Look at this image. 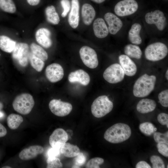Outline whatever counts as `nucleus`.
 <instances>
[{"mask_svg":"<svg viewBox=\"0 0 168 168\" xmlns=\"http://www.w3.org/2000/svg\"><path fill=\"white\" fill-rule=\"evenodd\" d=\"M159 122L162 125H166L168 128V115L165 113H162L159 114L157 117Z\"/></svg>","mask_w":168,"mask_h":168,"instance_id":"obj_41","label":"nucleus"},{"mask_svg":"<svg viewBox=\"0 0 168 168\" xmlns=\"http://www.w3.org/2000/svg\"><path fill=\"white\" fill-rule=\"evenodd\" d=\"M61 4L63 10L61 14L62 17L66 16L71 9L70 3L68 0H61Z\"/></svg>","mask_w":168,"mask_h":168,"instance_id":"obj_40","label":"nucleus"},{"mask_svg":"<svg viewBox=\"0 0 168 168\" xmlns=\"http://www.w3.org/2000/svg\"><path fill=\"white\" fill-rule=\"evenodd\" d=\"M146 22L149 24L155 25L160 31L163 30L166 24V19L163 12L159 10L147 13L145 16Z\"/></svg>","mask_w":168,"mask_h":168,"instance_id":"obj_11","label":"nucleus"},{"mask_svg":"<svg viewBox=\"0 0 168 168\" xmlns=\"http://www.w3.org/2000/svg\"><path fill=\"white\" fill-rule=\"evenodd\" d=\"M157 147L158 152L163 156H168V143L164 142L158 143Z\"/></svg>","mask_w":168,"mask_h":168,"instance_id":"obj_39","label":"nucleus"},{"mask_svg":"<svg viewBox=\"0 0 168 168\" xmlns=\"http://www.w3.org/2000/svg\"><path fill=\"white\" fill-rule=\"evenodd\" d=\"M0 55H1V54H0Z\"/></svg>","mask_w":168,"mask_h":168,"instance_id":"obj_51","label":"nucleus"},{"mask_svg":"<svg viewBox=\"0 0 168 168\" xmlns=\"http://www.w3.org/2000/svg\"><path fill=\"white\" fill-rule=\"evenodd\" d=\"M81 14L84 24L89 25L91 24L95 16L96 12L91 5L88 3H85L82 6Z\"/></svg>","mask_w":168,"mask_h":168,"instance_id":"obj_21","label":"nucleus"},{"mask_svg":"<svg viewBox=\"0 0 168 168\" xmlns=\"http://www.w3.org/2000/svg\"><path fill=\"white\" fill-rule=\"evenodd\" d=\"M156 79V77L154 75L145 74L141 76L134 85V96L138 97H143L148 96L154 89Z\"/></svg>","mask_w":168,"mask_h":168,"instance_id":"obj_2","label":"nucleus"},{"mask_svg":"<svg viewBox=\"0 0 168 168\" xmlns=\"http://www.w3.org/2000/svg\"><path fill=\"white\" fill-rule=\"evenodd\" d=\"M124 52L129 57L137 59H140L142 54V51L140 47L134 44H128L124 48Z\"/></svg>","mask_w":168,"mask_h":168,"instance_id":"obj_26","label":"nucleus"},{"mask_svg":"<svg viewBox=\"0 0 168 168\" xmlns=\"http://www.w3.org/2000/svg\"><path fill=\"white\" fill-rule=\"evenodd\" d=\"M140 131L144 134L150 136L157 130L153 124L149 122H145L141 124L139 126Z\"/></svg>","mask_w":168,"mask_h":168,"instance_id":"obj_32","label":"nucleus"},{"mask_svg":"<svg viewBox=\"0 0 168 168\" xmlns=\"http://www.w3.org/2000/svg\"><path fill=\"white\" fill-rule=\"evenodd\" d=\"M51 34V32L48 29L44 28H40L36 32V40L44 47L49 48L52 45V41L50 38Z\"/></svg>","mask_w":168,"mask_h":168,"instance_id":"obj_18","label":"nucleus"},{"mask_svg":"<svg viewBox=\"0 0 168 168\" xmlns=\"http://www.w3.org/2000/svg\"><path fill=\"white\" fill-rule=\"evenodd\" d=\"M68 139L67 132L61 128L55 129L50 136L49 142L51 147L61 149Z\"/></svg>","mask_w":168,"mask_h":168,"instance_id":"obj_12","label":"nucleus"},{"mask_svg":"<svg viewBox=\"0 0 168 168\" xmlns=\"http://www.w3.org/2000/svg\"><path fill=\"white\" fill-rule=\"evenodd\" d=\"M34 105L35 101L32 96L28 93H23L18 95L12 103L14 110L22 115L29 114Z\"/></svg>","mask_w":168,"mask_h":168,"instance_id":"obj_4","label":"nucleus"},{"mask_svg":"<svg viewBox=\"0 0 168 168\" xmlns=\"http://www.w3.org/2000/svg\"><path fill=\"white\" fill-rule=\"evenodd\" d=\"M138 8V4L135 0H123L115 5L114 11L119 16H125L133 14Z\"/></svg>","mask_w":168,"mask_h":168,"instance_id":"obj_8","label":"nucleus"},{"mask_svg":"<svg viewBox=\"0 0 168 168\" xmlns=\"http://www.w3.org/2000/svg\"><path fill=\"white\" fill-rule=\"evenodd\" d=\"M60 153L61 149L52 147L49 149L47 152L48 157H58L60 156Z\"/></svg>","mask_w":168,"mask_h":168,"instance_id":"obj_42","label":"nucleus"},{"mask_svg":"<svg viewBox=\"0 0 168 168\" xmlns=\"http://www.w3.org/2000/svg\"><path fill=\"white\" fill-rule=\"evenodd\" d=\"M7 133L6 128L0 123V138L5 136L7 134Z\"/></svg>","mask_w":168,"mask_h":168,"instance_id":"obj_44","label":"nucleus"},{"mask_svg":"<svg viewBox=\"0 0 168 168\" xmlns=\"http://www.w3.org/2000/svg\"><path fill=\"white\" fill-rule=\"evenodd\" d=\"M16 43L15 41L6 36L0 35V49L5 52L12 53Z\"/></svg>","mask_w":168,"mask_h":168,"instance_id":"obj_25","label":"nucleus"},{"mask_svg":"<svg viewBox=\"0 0 168 168\" xmlns=\"http://www.w3.org/2000/svg\"><path fill=\"white\" fill-rule=\"evenodd\" d=\"M93 30L95 35L99 38L106 37L109 32L108 28L104 20L101 18H98L94 21Z\"/></svg>","mask_w":168,"mask_h":168,"instance_id":"obj_20","label":"nucleus"},{"mask_svg":"<svg viewBox=\"0 0 168 168\" xmlns=\"http://www.w3.org/2000/svg\"><path fill=\"white\" fill-rule=\"evenodd\" d=\"M142 28L141 25L138 23H135L131 26L128 32V37L130 41L135 45L140 44L142 40L140 35Z\"/></svg>","mask_w":168,"mask_h":168,"instance_id":"obj_23","label":"nucleus"},{"mask_svg":"<svg viewBox=\"0 0 168 168\" xmlns=\"http://www.w3.org/2000/svg\"><path fill=\"white\" fill-rule=\"evenodd\" d=\"M29 50V47L27 44L17 43L12 52V57L20 66L25 67L28 63Z\"/></svg>","mask_w":168,"mask_h":168,"instance_id":"obj_7","label":"nucleus"},{"mask_svg":"<svg viewBox=\"0 0 168 168\" xmlns=\"http://www.w3.org/2000/svg\"><path fill=\"white\" fill-rule=\"evenodd\" d=\"M125 73L120 64L115 63L108 67L104 71L103 76L108 82L115 84L120 82L124 78Z\"/></svg>","mask_w":168,"mask_h":168,"instance_id":"obj_6","label":"nucleus"},{"mask_svg":"<svg viewBox=\"0 0 168 168\" xmlns=\"http://www.w3.org/2000/svg\"><path fill=\"white\" fill-rule=\"evenodd\" d=\"M46 162L47 168H60L63 166L60 159L57 157H48Z\"/></svg>","mask_w":168,"mask_h":168,"instance_id":"obj_33","label":"nucleus"},{"mask_svg":"<svg viewBox=\"0 0 168 168\" xmlns=\"http://www.w3.org/2000/svg\"><path fill=\"white\" fill-rule=\"evenodd\" d=\"M165 76L167 80H168V70L167 69V71H166V74H165Z\"/></svg>","mask_w":168,"mask_h":168,"instance_id":"obj_48","label":"nucleus"},{"mask_svg":"<svg viewBox=\"0 0 168 168\" xmlns=\"http://www.w3.org/2000/svg\"><path fill=\"white\" fill-rule=\"evenodd\" d=\"M156 106V103L154 100L149 99H143L138 103L136 109L139 113L146 114L153 111Z\"/></svg>","mask_w":168,"mask_h":168,"instance_id":"obj_22","label":"nucleus"},{"mask_svg":"<svg viewBox=\"0 0 168 168\" xmlns=\"http://www.w3.org/2000/svg\"><path fill=\"white\" fill-rule=\"evenodd\" d=\"M150 160L153 168H164L165 165L162 159L159 156L153 155L151 156Z\"/></svg>","mask_w":168,"mask_h":168,"instance_id":"obj_35","label":"nucleus"},{"mask_svg":"<svg viewBox=\"0 0 168 168\" xmlns=\"http://www.w3.org/2000/svg\"><path fill=\"white\" fill-rule=\"evenodd\" d=\"M168 53L167 46L161 42H156L149 44L145 50L146 58L152 61L162 59L167 56Z\"/></svg>","mask_w":168,"mask_h":168,"instance_id":"obj_5","label":"nucleus"},{"mask_svg":"<svg viewBox=\"0 0 168 168\" xmlns=\"http://www.w3.org/2000/svg\"><path fill=\"white\" fill-rule=\"evenodd\" d=\"M153 138L157 143L164 142L168 143V132L164 133L160 132H155L153 134Z\"/></svg>","mask_w":168,"mask_h":168,"instance_id":"obj_37","label":"nucleus"},{"mask_svg":"<svg viewBox=\"0 0 168 168\" xmlns=\"http://www.w3.org/2000/svg\"><path fill=\"white\" fill-rule=\"evenodd\" d=\"M68 80L71 83L78 82L86 86L89 84L90 78L86 72L82 69H79L70 73L68 76Z\"/></svg>","mask_w":168,"mask_h":168,"instance_id":"obj_17","label":"nucleus"},{"mask_svg":"<svg viewBox=\"0 0 168 168\" xmlns=\"http://www.w3.org/2000/svg\"><path fill=\"white\" fill-rule=\"evenodd\" d=\"M79 4L78 0H72L71 7L68 16V22L73 28H77L78 26Z\"/></svg>","mask_w":168,"mask_h":168,"instance_id":"obj_19","label":"nucleus"},{"mask_svg":"<svg viewBox=\"0 0 168 168\" xmlns=\"http://www.w3.org/2000/svg\"><path fill=\"white\" fill-rule=\"evenodd\" d=\"M120 65L124 70L125 74L132 77L134 75L137 71V67L134 62L126 55L119 56Z\"/></svg>","mask_w":168,"mask_h":168,"instance_id":"obj_15","label":"nucleus"},{"mask_svg":"<svg viewBox=\"0 0 168 168\" xmlns=\"http://www.w3.org/2000/svg\"><path fill=\"white\" fill-rule=\"evenodd\" d=\"M113 104L107 96H100L92 103L91 107V112L93 115L97 118L103 117L111 111Z\"/></svg>","mask_w":168,"mask_h":168,"instance_id":"obj_3","label":"nucleus"},{"mask_svg":"<svg viewBox=\"0 0 168 168\" xmlns=\"http://www.w3.org/2000/svg\"><path fill=\"white\" fill-rule=\"evenodd\" d=\"M80 58L83 63L87 67L95 68L98 65V60L95 51L90 47L84 46L79 50Z\"/></svg>","mask_w":168,"mask_h":168,"instance_id":"obj_9","label":"nucleus"},{"mask_svg":"<svg viewBox=\"0 0 168 168\" xmlns=\"http://www.w3.org/2000/svg\"><path fill=\"white\" fill-rule=\"evenodd\" d=\"M51 111L54 115L59 117H64L69 114L72 110V105L67 102L60 100L54 99L49 105Z\"/></svg>","mask_w":168,"mask_h":168,"instance_id":"obj_10","label":"nucleus"},{"mask_svg":"<svg viewBox=\"0 0 168 168\" xmlns=\"http://www.w3.org/2000/svg\"><path fill=\"white\" fill-rule=\"evenodd\" d=\"M0 8L5 12L12 13H14L16 10L12 0H0Z\"/></svg>","mask_w":168,"mask_h":168,"instance_id":"obj_31","label":"nucleus"},{"mask_svg":"<svg viewBox=\"0 0 168 168\" xmlns=\"http://www.w3.org/2000/svg\"><path fill=\"white\" fill-rule=\"evenodd\" d=\"M27 1L30 5L35 6L39 3L40 0H27Z\"/></svg>","mask_w":168,"mask_h":168,"instance_id":"obj_45","label":"nucleus"},{"mask_svg":"<svg viewBox=\"0 0 168 168\" xmlns=\"http://www.w3.org/2000/svg\"><path fill=\"white\" fill-rule=\"evenodd\" d=\"M30 47L31 52L35 56L44 61L47 60L48 58V54L42 47L35 43H32Z\"/></svg>","mask_w":168,"mask_h":168,"instance_id":"obj_29","label":"nucleus"},{"mask_svg":"<svg viewBox=\"0 0 168 168\" xmlns=\"http://www.w3.org/2000/svg\"><path fill=\"white\" fill-rule=\"evenodd\" d=\"M7 125L11 129H17L23 121V117L20 115L15 114L9 115L7 118Z\"/></svg>","mask_w":168,"mask_h":168,"instance_id":"obj_27","label":"nucleus"},{"mask_svg":"<svg viewBox=\"0 0 168 168\" xmlns=\"http://www.w3.org/2000/svg\"><path fill=\"white\" fill-rule=\"evenodd\" d=\"M80 152L78 146L69 142H66L61 149V153L67 157H75Z\"/></svg>","mask_w":168,"mask_h":168,"instance_id":"obj_24","label":"nucleus"},{"mask_svg":"<svg viewBox=\"0 0 168 168\" xmlns=\"http://www.w3.org/2000/svg\"><path fill=\"white\" fill-rule=\"evenodd\" d=\"M44 151L41 146L33 145L25 148L19 153V156L23 160H28L35 158L38 155L42 154Z\"/></svg>","mask_w":168,"mask_h":168,"instance_id":"obj_16","label":"nucleus"},{"mask_svg":"<svg viewBox=\"0 0 168 168\" xmlns=\"http://www.w3.org/2000/svg\"><path fill=\"white\" fill-rule=\"evenodd\" d=\"M45 75L50 82L55 83L61 80L64 76L62 66L57 63H53L48 66L45 70Z\"/></svg>","mask_w":168,"mask_h":168,"instance_id":"obj_13","label":"nucleus"},{"mask_svg":"<svg viewBox=\"0 0 168 168\" xmlns=\"http://www.w3.org/2000/svg\"><path fill=\"white\" fill-rule=\"evenodd\" d=\"M136 168H151V166L144 161H141L138 162L136 165Z\"/></svg>","mask_w":168,"mask_h":168,"instance_id":"obj_43","label":"nucleus"},{"mask_svg":"<svg viewBox=\"0 0 168 168\" xmlns=\"http://www.w3.org/2000/svg\"><path fill=\"white\" fill-rule=\"evenodd\" d=\"M4 116V114L3 112L0 110V119L2 118Z\"/></svg>","mask_w":168,"mask_h":168,"instance_id":"obj_47","label":"nucleus"},{"mask_svg":"<svg viewBox=\"0 0 168 168\" xmlns=\"http://www.w3.org/2000/svg\"><path fill=\"white\" fill-rule=\"evenodd\" d=\"M104 162V160L101 158L96 157L91 159L86 163V167L87 168H99L100 165Z\"/></svg>","mask_w":168,"mask_h":168,"instance_id":"obj_34","label":"nucleus"},{"mask_svg":"<svg viewBox=\"0 0 168 168\" xmlns=\"http://www.w3.org/2000/svg\"><path fill=\"white\" fill-rule=\"evenodd\" d=\"M45 13L47 20L48 22L54 25L59 23L60 21L59 17L54 6L51 5L47 7L45 9Z\"/></svg>","mask_w":168,"mask_h":168,"instance_id":"obj_28","label":"nucleus"},{"mask_svg":"<svg viewBox=\"0 0 168 168\" xmlns=\"http://www.w3.org/2000/svg\"><path fill=\"white\" fill-rule=\"evenodd\" d=\"M92 1L96 3H101L104 1H105V0H91Z\"/></svg>","mask_w":168,"mask_h":168,"instance_id":"obj_46","label":"nucleus"},{"mask_svg":"<svg viewBox=\"0 0 168 168\" xmlns=\"http://www.w3.org/2000/svg\"><path fill=\"white\" fill-rule=\"evenodd\" d=\"M75 157L74 159V164L72 168H80V167L83 165L86 161V157L82 152H80Z\"/></svg>","mask_w":168,"mask_h":168,"instance_id":"obj_36","label":"nucleus"},{"mask_svg":"<svg viewBox=\"0 0 168 168\" xmlns=\"http://www.w3.org/2000/svg\"><path fill=\"white\" fill-rule=\"evenodd\" d=\"M131 134V130L128 125L118 123L106 130L104 134V138L110 142L118 143L128 139Z\"/></svg>","mask_w":168,"mask_h":168,"instance_id":"obj_1","label":"nucleus"},{"mask_svg":"<svg viewBox=\"0 0 168 168\" xmlns=\"http://www.w3.org/2000/svg\"><path fill=\"white\" fill-rule=\"evenodd\" d=\"M3 104L1 102H0V110L3 108Z\"/></svg>","mask_w":168,"mask_h":168,"instance_id":"obj_49","label":"nucleus"},{"mask_svg":"<svg viewBox=\"0 0 168 168\" xmlns=\"http://www.w3.org/2000/svg\"><path fill=\"white\" fill-rule=\"evenodd\" d=\"M2 168H11L12 167L8 166H3Z\"/></svg>","mask_w":168,"mask_h":168,"instance_id":"obj_50","label":"nucleus"},{"mask_svg":"<svg viewBox=\"0 0 168 168\" xmlns=\"http://www.w3.org/2000/svg\"><path fill=\"white\" fill-rule=\"evenodd\" d=\"M159 101L162 106L164 107L168 106V90L161 91L158 95Z\"/></svg>","mask_w":168,"mask_h":168,"instance_id":"obj_38","label":"nucleus"},{"mask_svg":"<svg viewBox=\"0 0 168 168\" xmlns=\"http://www.w3.org/2000/svg\"><path fill=\"white\" fill-rule=\"evenodd\" d=\"M104 18L108 25L109 32L112 35L116 34L123 26L121 20L113 13H106L104 15Z\"/></svg>","mask_w":168,"mask_h":168,"instance_id":"obj_14","label":"nucleus"},{"mask_svg":"<svg viewBox=\"0 0 168 168\" xmlns=\"http://www.w3.org/2000/svg\"><path fill=\"white\" fill-rule=\"evenodd\" d=\"M28 59L33 68L38 72L42 71L44 66L43 61L35 56L31 52H29Z\"/></svg>","mask_w":168,"mask_h":168,"instance_id":"obj_30","label":"nucleus"}]
</instances>
